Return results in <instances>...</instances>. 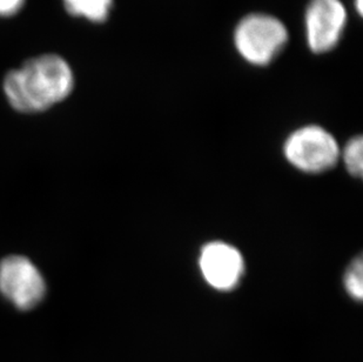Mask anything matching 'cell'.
Listing matches in <instances>:
<instances>
[{
    "instance_id": "obj_2",
    "label": "cell",
    "mask_w": 363,
    "mask_h": 362,
    "mask_svg": "<svg viewBox=\"0 0 363 362\" xmlns=\"http://www.w3.org/2000/svg\"><path fill=\"white\" fill-rule=\"evenodd\" d=\"M288 31L284 23L269 14H250L234 31V44L246 62L267 65L287 44Z\"/></svg>"
},
{
    "instance_id": "obj_6",
    "label": "cell",
    "mask_w": 363,
    "mask_h": 362,
    "mask_svg": "<svg viewBox=\"0 0 363 362\" xmlns=\"http://www.w3.org/2000/svg\"><path fill=\"white\" fill-rule=\"evenodd\" d=\"M199 266L207 284L219 290L235 287L245 270L240 252L221 241H214L202 248Z\"/></svg>"
},
{
    "instance_id": "obj_3",
    "label": "cell",
    "mask_w": 363,
    "mask_h": 362,
    "mask_svg": "<svg viewBox=\"0 0 363 362\" xmlns=\"http://www.w3.org/2000/svg\"><path fill=\"white\" fill-rule=\"evenodd\" d=\"M284 153L287 160L300 171L320 173L337 163L340 147L328 131L309 125L298 128L288 137Z\"/></svg>"
},
{
    "instance_id": "obj_8",
    "label": "cell",
    "mask_w": 363,
    "mask_h": 362,
    "mask_svg": "<svg viewBox=\"0 0 363 362\" xmlns=\"http://www.w3.org/2000/svg\"><path fill=\"white\" fill-rule=\"evenodd\" d=\"M363 141L362 137L353 138L347 143L343 150V160L347 170L354 177H361L363 172Z\"/></svg>"
},
{
    "instance_id": "obj_7",
    "label": "cell",
    "mask_w": 363,
    "mask_h": 362,
    "mask_svg": "<svg viewBox=\"0 0 363 362\" xmlns=\"http://www.w3.org/2000/svg\"><path fill=\"white\" fill-rule=\"evenodd\" d=\"M66 11L74 17L103 23L110 16L113 0H62Z\"/></svg>"
},
{
    "instance_id": "obj_1",
    "label": "cell",
    "mask_w": 363,
    "mask_h": 362,
    "mask_svg": "<svg viewBox=\"0 0 363 362\" xmlns=\"http://www.w3.org/2000/svg\"><path fill=\"white\" fill-rule=\"evenodd\" d=\"M74 75L69 62L48 53L28 59L5 75L7 102L18 112L40 113L62 103L72 93Z\"/></svg>"
},
{
    "instance_id": "obj_5",
    "label": "cell",
    "mask_w": 363,
    "mask_h": 362,
    "mask_svg": "<svg viewBox=\"0 0 363 362\" xmlns=\"http://www.w3.org/2000/svg\"><path fill=\"white\" fill-rule=\"evenodd\" d=\"M347 12L340 0H312L306 12V35L315 53L332 50L342 35Z\"/></svg>"
},
{
    "instance_id": "obj_4",
    "label": "cell",
    "mask_w": 363,
    "mask_h": 362,
    "mask_svg": "<svg viewBox=\"0 0 363 362\" xmlns=\"http://www.w3.org/2000/svg\"><path fill=\"white\" fill-rule=\"evenodd\" d=\"M0 293L19 311H31L44 300L46 283L26 256H6L0 261Z\"/></svg>"
},
{
    "instance_id": "obj_11",
    "label": "cell",
    "mask_w": 363,
    "mask_h": 362,
    "mask_svg": "<svg viewBox=\"0 0 363 362\" xmlns=\"http://www.w3.org/2000/svg\"><path fill=\"white\" fill-rule=\"evenodd\" d=\"M355 5H357V12L362 13L363 0H355Z\"/></svg>"
},
{
    "instance_id": "obj_10",
    "label": "cell",
    "mask_w": 363,
    "mask_h": 362,
    "mask_svg": "<svg viewBox=\"0 0 363 362\" xmlns=\"http://www.w3.org/2000/svg\"><path fill=\"white\" fill-rule=\"evenodd\" d=\"M24 3L25 0H0V16L9 17L17 13Z\"/></svg>"
},
{
    "instance_id": "obj_9",
    "label": "cell",
    "mask_w": 363,
    "mask_h": 362,
    "mask_svg": "<svg viewBox=\"0 0 363 362\" xmlns=\"http://www.w3.org/2000/svg\"><path fill=\"white\" fill-rule=\"evenodd\" d=\"M345 288L354 300H362L363 297V265L362 259L355 260L345 275Z\"/></svg>"
}]
</instances>
